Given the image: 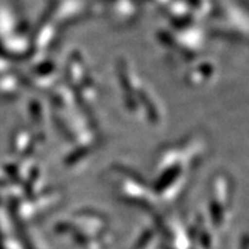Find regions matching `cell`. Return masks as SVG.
<instances>
[{
	"label": "cell",
	"mask_w": 249,
	"mask_h": 249,
	"mask_svg": "<svg viewBox=\"0 0 249 249\" xmlns=\"http://www.w3.org/2000/svg\"><path fill=\"white\" fill-rule=\"evenodd\" d=\"M184 141L167 146L158 157L153 191L160 200H174L188 180L194 164L200 160V140L187 139Z\"/></svg>",
	"instance_id": "obj_1"
},
{
	"label": "cell",
	"mask_w": 249,
	"mask_h": 249,
	"mask_svg": "<svg viewBox=\"0 0 249 249\" xmlns=\"http://www.w3.org/2000/svg\"><path fill=\"white\" fill-rule=\"evenodd\" d=\"M211 223L217 226L225 225L231 216V183L224 176L213 180V192L210 197Z\"/></svg>",
	"instance_id": "obj_2"
},
{
	"label": "cell",
	"mask_w": 249,
	"mask_h": 249,
	"mask_svg": "<svg viewBox=\"0 0 249 249\" xmlns=\"http://www.w3.org/2000/svg\"><path fill=\"white\" fill-rule=\"evenodd\" d=\"M115 174V188L124 200L138 201L136 203H142L149 206L151 201L158 198L154 192H149V186L144 183L138 176H134L131 171H120L116 168Z\"/></svg>",
	"instance_id": "obj_3"
}]
</instances>
